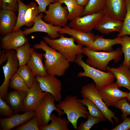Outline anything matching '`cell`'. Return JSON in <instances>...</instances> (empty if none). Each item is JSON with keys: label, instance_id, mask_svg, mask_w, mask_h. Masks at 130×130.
<instances>
[{"label": "cell", "instance_id": "obj_14", "mask_svg": "<svg viewBox=\"0 0 130 130\" xmlns=\"http://www.w3.org/2000/svg\"><path fill=\"white\" fill-rule=\"evenodd\" d=\"M119 87L116 82L105 86L99 91L107 106H113L117 101L127 97L128 93L121 90Z\"/></svg>", "mask_w": 130, "mask_h": 130}, {"label": "cell", "instance_id": "obj_12", "mask_svg": "<svg viewBox=\"0 0 130 130\" xmlns=\"http://www.w3.org/2000/svg\"><path fill=\"white\" fill-rule=\"evenodd\" d=\"M44 15L40 13L35 18L33 26L30 28H25L23 31L26 36L33 32H41L46 33L49 37L52 39H57L60 35L58 32L61 27L55 26L44 21L42 18Z\"/></svg>", "mask_w": 130, "mask_h": 130}, {"label": "cell", "instance_id": "obj_42", "mask_svg": "<svg viewBox=\"0 0 130 130\" xmlns=\"http://www.w3.org/2000/svg\"><path fill=\"white\" fill-rule=\"evenodd\" d=\"M111 130H130V118L127 117L124 121L120 124L117 125Z\"/></svg>", "mask_w": 130, "mask_h": 130}, {"label": "cell", "instance_id": "obj_23", "mask_svg": "<svg viewBox=\"0 0 130 130\" xmlns=\"http://www.w3.org/2000/svg\"><path fill=\"white\" fill-rule=\"evenodd\" d=\"M27 92L14 90L8 92L4 100L11 106L14 114L22 112Z\"/></svg>", "mask_w": 130, "mask_h": 130}, {"label": "cell", "instance_id": "obj_26", "mask_svg": "<svg viewBox=\"0 0 130 130\" xmlns=\"http://www.w3.org/2000/svg\"><path fill=\"white\" fill-rule=\"evenodd\" d=\"M55 1L66 5L68 12V20L71 21L82 16L84 7L79 5L76 0H55Z\"/></svg>", "mask_w": 130, "mask_h": 130}, {"label": "cell", "instance_id": "obj_27", "mask_svg": "<svg viewBox=\"0 0 130 130\" xmlns=\"http://www.w3.org/2000/svg\"><path fill=\"white\" fill-rule=\"evenodd\" d=\"M31 48L28 41L15 50L19 66L27 64L31 57Z\"/></svg>", "mask_w": 130, "mask_h": 130}, {"label": "cell", "instance_id": "obj_34", "mask_svg": "<svg viewBox=\"0 0 130 130\" xmlns=\"http://www.w3.org/2000/svg\"><path fill=\"white\" fill-rule=\"evenodd\" d=\"M121 37L122 40L120 44L124 56L123 64L129 67L130 64V37L125 35Z\"/></svg>", "mask_w": 130, "mask_h": 130}, {"label": "cell", "instance_id": "obj_15", "mask_svg": "<svg viewBox=\"0 0 130 130\" xmlns=\"http://www.w3.org/2000/svg\"><path fill=\"white\" fill-rule=\"evenodd\" d=\"M14 114L12 116L0 118V126L2 130H10L27 122L35 115V111L31 110L24 113Z\"/></svg>", "mask_w": 130, "mask_h": 130}, {"label": "cell", "instance_id": "obj_41", "mask_svg": "<svg viewBox=\"0 0 130 130\" xmlns=\"http://www.w3.org/2000/svg\"><path fill=\"white\" fill-rule=\"evenodd\" d=\"M39 5L38 8L40 13H45L46 11V7L51 3L55 2V0H34Z\"/></svg>", "mask_w": 130, "mask_h": 130}, {"label": "cell", "instance_id": "obj_2", "mask_svg": "<svg viewBox=\"0 0 130 130\" xmlns=\"http://www.w3.org/2000/svg\"><path fill=\"white\" fill-rule=\"evenodd\" d=\"M43 38L49 46L61 53L69 62H75L77 55L83 53V46L76 44L72 37L68 38L60 35L59 38L55 39L46 36Z\"/></svg>", "mask_w": 130, "mask_h": 130}, {"label": "cell", "instance_id": "obj_4", "mask_svg": "<svg viewBox=\"0 0 130 130\" xmlns=\"http://www.w3.org/2000/svg\"><path fill=\"white\" fill-rule=\"evenodd\" d=\"M83 53L87 58L85 63L88 65L101 71L106 72L107 67L109 63L113 60L117 63L121 59L123 53L120 47L115 50L109 52H101L93 51L85 47H83Z\"/></svg>", "mask_w": 130, "mask_h": 130}, {"label": "cell", "instance_id": "obj_39", "mask_svg": "<svg viewBox=\"0 0 130 130\" xmlns=\"http://www.w3.org/2000/svg\"><path fill=\"white\" fill-rule=\"evenodd\" d=\"M14 114L11 106L0 97V115L6 117H11Z\"/></svg>", "mask_w": 130, "mask_h": 130}, {"label": "cell", "instance_id": "obj_36", "mask_svg": "<svg viewBox=\"0 0 130 130\" xmlns=\"http://www.w3.org/2000/svg\"><path fill=\"white\" fill-rule=\"evenodd\" d=\"M113 106L121 110L122 113L121 117L123 120L128 115L130 116V104L126 98L117 101Z\"/></svg>", "mask_w": 130, "mask_h": 130}, {"label": "cell", "instance_id": "obj_8", "mask_svg": "<svg viewBox=\"0 0 130 130\" xmlns=\"http://www.w3.org/2000/svg\"><path fill=\"white\" fill-rule=\"evenodd\" d=\"M45 13L44 20L47 23L63 27L67 25L68 12L66 7L63 6L60 2H55L50 4Z\"/></svg>", "mask_w": 130, "mask_h": 130}, {"label": "cell", "instance_id": "obj_35", "mask_svg": "<svg viewBox=\"0 0 130 130\" xmlns=\"http://www.w3.org/2000/svg\"><path fill=\"white\" fill-rule=\"evenodd\" d=\"M127 5V11L124 20L122 29L117 37H121L125 35H130V0H125Z\"/></svg>", "mask_w": 130, "mask_h": 130}, {"label": "cell", "instance_id": "obj_6", "mask_svg": "<svg viewBox=\"0 0 130 130\" xmlns=\"http://www.w3.org/2000/svg\"><path fill=\"white\" fill-rule=\"evenodd\" d=\"M81 93L83 98H88L96 104L104 115L106 120L113 126H114V122L112 118L116 123L119 122V118L115 116V113L108 108L102 100L94 82L83 86Z\"/></svg>", "mask_w": 130, "mask_h": 130}, {"label": "cell", "instance_id": "obj_22", "mask_svg": "<svg viewBox=\"0 0 130 130\" xmlns=\"http://www.w3.org/2000/svg\"><path fill=\"white\" fill-rule=\"evenodd\" d=\"M31 54L30 58L27 65L31 69L33 76H44L48 74L43 62V54L36 52L33 47L31 49Z\"/></svg>", "mask_w": 130, "mask_h": 130}, {"label": "cell", "instance_id": "obj_30", "mask_svg": "<svg viewBox=\"0 0 130 130\" xmlns=\"http://www.w3.org/2000/svg\"><path fill=\"white\" fill-rule=\"evenodd\" d=\"M28 5L25 15V26L30 27L33 25L34 19L40 13L35 2H30Z\"/></svg>", "mask_w": 130, "mask_h": 130}, {"label": "cell", "instance_id": "obj_45", "mask_svg": "<svg viewBox=\"0 0 130 130\" xmlns=\"http://www.w3.org/2000/svg\"><path fill=\"white\" fill-rule=\"evenodd\" d=\"M127 101H130V90L129 93H128V94L126 98Z\"/></svg>", "mask_w": 130, "mask_h": 130}, {"label": "cell", "instance_id": "obj_25", "mask_svg": "<svg viewBox=\"0 0 130 130\" xmlns=\"http://www.w3.org/2000/svg\"><path fill=\"white\" fill-rule=\"evenodd\" d=\"M51 123L46 125L39 127L40 130H69L70 122L65 118L57 116L52 113L51 116Z\"/></svg>", "mask_w": 130, "mask_h": 130}, {"label": "cell", "instance_id": "obj_11", "mask_svg": "<svg viewBox=\"0 0 130 130\" xmlns=\"http://www.w3.org/2000/svg\"><path fill=\"white\" fill-rule=\"evenodd\" d=\"M35 78L43 91L50 93L54 97L55 101L61 100L62 98V84L60 80L55 76L47 74L44 76H37Z\"/></svg>", "mask_w": 130, "mask_h": 130}, {"label": "cell", "instance_id": "obj_17", "mask_svg": "<svg viewBox=\"0 0 130 130\" xmlns=\"http://www.w3.org/2000/svg\"><path fill=\"white\" fill-rule=\"evenodd\" d=\"M28 40L21 29L12 32L3 37L1 39V47L6 50H16L24 45Z\"/></svg>", "mask_w": 130, "mask_h": 130}, {"label": "cell", "instance_id": "obj_31", "mask_svg": "<svg viewBox=\"0 0 130 130\" xmlns=\"http://www.w3.org/2000/svg\"><path fill=\"white\" fill-rule=\"evenodd\" d=\"M9 86L14 90L26 92L29 88L24 80L17 73L11 78Z\"/></svg>", "mask_w": 130, "mask_h": 130}, {"label": "cell", "instance_id": "obj_1", "mask_svg": "<svg viewBox=\"0 0 130 130\" xmlns=\"http://www.w3.org/2000/svg\"><path fill=\"white\" fill-rule=\"evenodd\" d=\"M34 49L42 50L44 65L48 74L61 77L65 74L70 66V62L60 52L52 48L44 41L33 46Z\"/></svg>", "mask_w": 130, "mask_h": 130}, {"label": "cell", "instance_id": "obj_32", "mask_svg": "<svg viewBox=\"0 0 130 130\" xmlns=\"http://www.w3.org/2000/svg\"><path fill=\"white\" fill-rule=\"evenodd\" d=\"M16 73L21 77L29 88L32 86L35 78L27 65L19 66Z\"/></svg>", "mask_w": 130, "mask_h": 130}, {"label": "cell", "instance_id": "obj_33", "mask_svg": "<svg viewBox=\"0 0 130 130\" xmlns=\"http://www.w3.org/2000/svg\"><path fill=\"white\" fill-rule=\"evenodd\" d=\"M18 13L16 26L13 32L18 31L23 26L25 25V14L28 7V4H24L21 0H18Z\"/></svg>", "mask_w": 130, "mask_h": 130}, {"label": "cell", "instance_id": "obj_19", "mask_svg": "<svg viewBox=\"0 0 130 130\" xmlns=\"http://www.w3.org/2000/svg\"><path fill=\"white\" fill-rule=\"evenodd\" d=\"M17 17L15 12L2 9L0 11V33L3 37L12 32L16 26Z\"/></svg>", "mask_w": 130, "mask_h": 130}, {"label": "cell", "instance_id": "obj_3", "mask_svg": "<svg viewBox=\"0 0 130 130\" xmlns=\"http://www.w3.org/2000/svg\"><path fill=\"white\" fill-rule=\"evenodd\" d=\"M57 107L66 114L67 119L75 130L77 127V122L80 117L87 118L89 114L86 106L78 101L76 95H68L56 104Z\"/></svg>", "mask_w": 130, "mask_h": 130}, {"label": "cell", "instance_id": "obj_10", "mask_svg": "<svg viewBox=\"0 0 130 130\" xmlns=\"http://www.w3.org/2000/svg\"><path fill=\"white\" fill-rule=\"evenodd\" d=\"M48 93L42 91L39 82L35 77L32 86L27 92L22 112L35 111Z\"/></svg>", "mask_w": 130, "mask_h": 130}, {"label": "cell", "instance_id": "obj_13", "mask_svg": "<svg viewBox=\"0 0 130 130\" xmlns=\"http://www.w3.org/2000/svg\"><path fill=\"white\" fill-rule=\"evenodd\" d=\"M103 11L77 18L71 20L68 26L85 32H91L104 15Z\"/></svg>", "mask_w": 130, "mask_h": 130}, {"label": "cell", "instance_id": "obj_20", "mask_svg": "<svg viewBox=\"0 0 130 130\" xmlns=\"http://www.w3.org/2000/svg\"><path fill=\"white\" fill-rule=\"evenodd\" d=\"M123 24L122 21L104 14L94 28L101 33L108 34L113 32H120Z\"/></svg>", "mask_w": 130, "mask_h": 130}, {"label": "cell", "instance_id": "obj_44", "mask_svg": "<svg viewBox=\"0 0 130 130\" xmlns=\"http://www.w3.org/2000/svg\"><path fill=\"white\" fill-rule=\"evenodd\" d=\"M80 6L84 7L88 4L89 0H76Z\"/></svg>", "mask_w": 130, "mask_h": 130}, {"label": "cell", "instance_id": "obj_37", "mask_svg": "<svg viewBox=\"0 0 130 130\" xmlns=\"http://www.w3.org/2000/svg\"><path fill=\"white\" fill-rule=\"evenodd\" d=\"M87 120L85 122H81L77 126V130H89L95 124L102 121L100 119L94 117L89 114Z\"/></svg>", "mask_w": 130, "mask_h": 130}, {"label": "cell", "instance_id": "obj_40", "mask_svg": "<svg viewBox=\"0 0 130 130\" xmlns=\"http://www.w3.org/2000/svg\"><path fill=\"white\" fill-rule=\"evenodd\" d=\"M18 0H0V7L3 9L11 10L15 12L18 11Z\"/></svg>", "mask_w": 130, "mask_h": 130}, {"label": "cell", "instance_id": "obj_29", "mask_svg": "<svg viewBox=\"0 0 130 130\" xmlns=\"http://www.w3.org/2000/svg\"><path fill=\"white\" fill-rule=\"evenodd\" d=\"M78 101L87 107L90 115L100 119L103 121L105 122L106 120L105 117L101 110L90 99L87 98H83L82 99H78Z\"/></svg>", "mask_w": 130, "mask_h": 130}, {"label": "cell", "instance_id": "obj_43", "mask_svg": "<svg viewBox=\"0 0 130 130\" xmlns=\"http://www.w3.org/2000/svg\"><path fill=\"white\" fill-rule=\"evenodd\" d=\"M0 65L5 61H7L8 56V50L3 49L0 52Z\"/></svg>", "mask_w": 130, "mask_h": 130}, {"label": "cell", "instance_id": "obj_38", "mask_svg": "<svg viewBox=\"0 0 130 130\" xmlns=\"http://www.w3.org/2000/svg\"><path fill=\"white\" fill-rule=\"evenodd\" d=\"M15 130H40L36 119L34 116L25 124L14 129Z\"/></svg>", "mask_w": 130, "mask_h": 130}, {"label": "cell", "instance_id": "obj_21", "mask_svg": "<svg viewBox=\"0 0 130 130\" xmlns=\"http://www.w3.org/2000/svg\"><path fill=\"white\" fill-rule=\"evenodd\" d=\"M122 40L121 37H117L114 39H107L104 38L102 36L96 35L92 44L87 48L94 51L111 52L114 51L113 46L116 44H120Z\"/></svg>", "mask_w": 130, "mask_h": 130}, {"label": "cell", "instance_id": "obj_16", "mask_svg": "<svg viewBox=\"0 0 130 130\" xmlns=\"http://www.w3.org/2000/svg\"><path fill=\"white\" fill-rule=\"evenodd\" d=\"M127 11L125 0H106L104 15L122 21L125 17Z\"/></svg>", "mask_w": 130, "mask_h": 130}, {"label": "cell", "instance_id": "obj_46", "mask_svg": "<svg viewBox=\"0 0 130 130\" xmlns=\"http://www.w3.org/2000/svg\"><path fill=\"white\" fill-rule=\"evenodd\" d=\"M129 70L130 71V65H129Z\"/></svg>", "mask_w": 130, "mask_h": 130}, {"label": "cell", "instance_id": "obj_24", "mask_svg": "<svg viewBox=\"0 0 130 130\" xmlns=\"http://www.w3.org/2000/svg\"><path fill=\"white\" fill-rule=\"evenodd\" d=\"M107 72L114 74L119 87H124L130 90V71L129 67L122 64L116 68L107 66Z\"/></svg>", "mask_w": 130, "mask_h": 130}, {"label": "cell", "instance_id": "obj_47", "mask_svg": "<svg viewBox=\"0 0 130 130\" xmlns=\"http://www.w3.org/2000/svg\"><path fill=\"white\" fill-rule=\"evenodd\" d=\"M129 118H130V117Z\"/></svg>", "mask_w": 130, "mask_h": 130}, {"label": "cell", "instance_id": "obj_28", "mask_svg": "<svg viewBox=\"0 0 130 130\" xmlns=\"http://www.w3.org/2000/svg\"><path fill=\"white\" fill-rule=\"evenodd\" d=\"M106 4V0H89L84 7L82 16L103 11Z\"/></svg>", "mask_w": 130, "mask_h": 130}, {"label": "cell", "instance_id": "obj_7", "mask_svg": "<svg viewBox=\"0 0 130 130\" xmlns=\"http://www.w3.org/2000/svg\"><path fill=\"white\" fill-rule=\"evenodd\" d=\"M54 97L49 93L43 99L35 111V115L39 126H44L48 124L51 120V116L52 111L55 110L58 116L65 114L61 110L55 105Z\"/></svg>", "mask_w": 130, "mask_h": 130}, {"label": "cell", "instance_id": "obj_18", "mask_svg": "<svg viewBox=\"0 0 130 130\" xmlns=\"http://www.w3.org/2000/svg\"><path fill=\"white\" fill-rule=\"evenodd\" d=\"M60 35L66 34L74 39L77 44L88 47L94 40L95 36L91 32H85L71 28L68 25L61 28L58 32Z\"/></svg>", "mask_w": 130, "mask_h": 130}, {"label": "cell", "instance_id": "obj_9", "mask_svg": "<svg viewBox=\"0 0 130 130\" xmlns=\"http://www.w3.org/2000/svg\"><path fill=\"white\" fill-rule=\"evenodd\" d=\"M19 67L16 52L14 50H8V59L6 64L2 67L4 80L0 86V97L3 99L8 92L10 79L16 73Z\"/></svg>", "mask_w": 130, "mask_h": 130}, {"label": "cell", "instance_id": "obj_5", "mask_svg": "<svg viewBox=\"0 0 130 130\" xmlns=\"http://www.w3.org/2000/svg\"><path fill=\"white\" fill-rule=\"evenodd\" d=\"M83 57L82 54L78 55L75 61L84 70L78 73V77H87L92 79L98 91L105 86L114 82L115 77L112 72L102 71L90 66L83 61Z\"/></svg>", "mask_w": 130, "mask_h": 130}]
</instances>
